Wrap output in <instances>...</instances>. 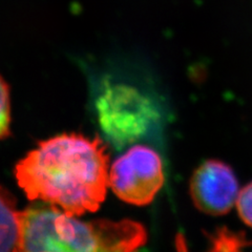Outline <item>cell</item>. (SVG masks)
<instances>
[{
	"label": "cell",
	"instance_id": "obj_5",
	"mask_svg": "<svg viewBox=\"0 0 252 252\" xmlns=\"http://www.w3.org/2000/svg\"><path fill=\"white\" fill-rule=\"evenodd\" d=\"M190 195L204 214L222 216L229 211L239 195L238 180L224 162L208 160L201 164L190 180Z\"/></svg>",
	"mask_w": 252,
	"mask_h": 252
},
{
	"label": "cell",
	"instance_id": "obj_6",
	"mask_svg": "<svg viewBox=\"0 0 252 252\" xmlns=\"http://www.w3.org/2000/svg\"><path fill=\"white\" fill-rule=\"evenodd\" d=\"M19 212L13 196L0 186V252H14L19 235Z\"/></svg>",
	"mask_w": 252,
	"mask_h": 252
},
{
	"label": "cell",
	"instance_id": "obj_3",
	"mask_svg": "<svg viewBox=\"0 0 252 252\" xmlns=\"http://www.w3.org/2000/svg\"><path fill=\"white\" fill-rule=\"evenodd\" d=\"M98 84L96 108L101 128L117 146L138 141L159 118L148 96L135 85L104 75Z\"/></svg>",
	"mask_w": 252,
	"mask_h": 252
},
{
	"label": "cell",
	"instance_id": "obj_4",
	"mask_svg": "<svg viewBox=\"0 0 252 252\" xmlns=\"http://www.w3.org/2000/svg\"><path fill=\"white\" fill-rule=\"evenodd\" d=\"M164 183L161 158L144 145L130 147L114 162L108 185L122 201L143 206L151 203Z\"/></svg>",
	"mask_w": 252,
	"mask_h": 252
},
{
	"label": "cell",
	"instance_id": "obj_8",
	"mask_svg": "<svg viewBox=\"0 0 252 252\" xmlns=\"http://www.w3.org/2000/svg\"><path fill=\"white\" fill-rule=\"evenodd\" d=\"M11 101L10 90L3 78L0 76V140L10 135Z\"/></svg>",
	"mask_w": 252,
	"mask_h": 252
},
{
	"label": "cell",
	"instance_id": "obj_1",
	"mask_svg": "<svg viewBox=\"0 0 252 252\" xmlns=\"http://www.w3.org/2000/svg\"><path fill=\"white\" fill-rule=\"evenodd\" d=\"M109 157L99 138L63 133L41 143L15 168L18 185L32 201L70 216L98 210L106 195Z\"/></svg>",
	"mask_w": 252,
	"mask_h": 252
},
{
	"label": "cell",
	"instance_id": "obj_7",
	"mask_svg": "<svg viewBox=\"0 0 252 252\" xmlns=\"http://www.w3.org/2000/svg\"><path fill=\"white\" fill-rule=\"evenodd\" d=\"M206 252H245L249 242L243 233H236L228 228H219L208 236Z\"/></svg>",
	"mask_w": 252,
	"mask_h": 252
},
{
	"label": "cell",
	"instance_id": "obj_2",
	"mask_svg": "<svg viewBox=\"0 0 252 252\" xmlns=\"http://www.w3.org/2000/svg\"><path fill=\"white\" fill-rule=\"evenodd\" d=\"M147 234L130 220H81L53 205H32L19 212L14 252H137Z\"/></svg>",
	"mask_w": 252,
	"mask_h": 252
},
{
	"label": "cell",
	"instance_id": "obj_9",
	"mask_svg": "<svg viewBox=\"0 0 252 252\" xmlns=\"http://www.w3.org/2000/svg\"><path fill=\"white\" fill-rule=\"evenodd\" d=\"M236 208L243 222L252 227V182L239 192L236 199Z\"/></svg>",
	"mask_w": 252,
	"mask_h": 252
}]
</instances>
